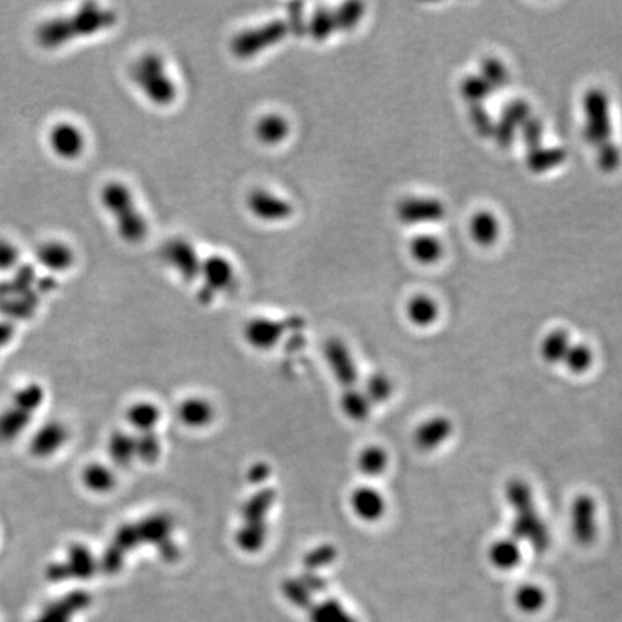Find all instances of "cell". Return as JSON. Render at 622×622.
Masks as SVG:
<instances>
[{"instance_id": "28", "label": "cell", "mask_w": 622, "mask_h": 622, "mask_svg": "<svg viewBox=\"0 0 622 622\" xmlns=\"http://www.w3.org/2000/svg\"><path fill=\"white\" fill-rule=\"evenodd\" d=\"M566 159V150L562 147H543L527 150L526 165L533 173H545L561 166Z\"/></svg>"}, {"instance_id": "38", "label": "cell", "mask_w": 622, "mask_h": 622, "mask_svg": "<svg viewBox=\"0 0 622 622\" xmlns=\"http://www.w3.org/2000/svg\"><path fill=\"white\" fill-rule=\"evenodd\" d=\"M45 401V392L39 383H28L15 392L12 396V404L24 408L25 411L35 414Z\"/></svg>"}, {"instance_id": "43", "label": "cell", "mask_w": 622, "mask_h": 622, "mask_svg": "<svg viewBox=\"0 0 622 622\" xmlns=\"http://www.w3.org/2000/svg\"><path fill=\"white\" fill-rule=\"evenodd\" d=\"M597 163L598 168L605 173H611L620 168V147L614 142H611V140L599 144V146H597Z\"/></svg>"}, {"instance_id": "13", "label": "cell", "mask_w": 622, "mask_h": 622, "mask_svg": "<svg viewBox=\"0 0 622 622\" xmlns=\"http://www.w3.org/2000/svg\"><path fill=\"white\" fill-rule=\"evenodd\" d=\"M70 431L61 421H48L42 424L29 440V453L38 460L52 457L68 443Z\"/></svg>"}, {"instance_id": "15", "label": "cell", "mask_w": 622, "mask_h": 622, "mask_svg": "<svg viewBox=\"0 0 622 622\" xmlns=\"http://www.w3.org/2000/svg\"><path fill=\"white\" fill-rule=\"evenodd\" d=\"M396 214L404 224H432L444 218L445 206L434 198H407L399 202Z\"/></svg>"}, {"instance_id": "33", "label": "cell", "mask_w": 622, "mask_h": 622, "mask_svg": "<svg viewBox=\"0 0 622 622\" xmlns=\"http://www.w3.org/2000/svg\"><path fill=\"white\" fill-rule=\"evenodd\" d=\"M388 453L379 445H369L363 448L358 455V468L363 476L375 477L382 476L388 468Z\"/></svg>"}, {"instance_id": "1", "label": "cell", "mask_w": 622, "mask_h": 622, "mask_svg": "<svg viewBox=\"0 0 622 622\" xmlns=\"http://www.w3.org/2000/svg\"><path fill=\"white\" fill-rule=\"evenodd\" d=\"M117 24V12L98 3H84L68 15L55 16L36 29V42L48 51L64 48L78 39L108 31Z\"/></svg>"}, {"instance_id": "3", "label": "cell", "mask_w": 622, "mask_h": 622, "mask_svg": "<svg viewBox=\"0 0 622 622\" xmlns=\"http://www.w3.org/2000/svg\"><path fill=\"white\" fill-rule=\"evenodd\" d=\"M507 503L515 513L512 522V538L525 542L536 552L548 551L551 546V533L545 520L536 509L535 497L529 484L522 479H513L506 484Z\"/></svg>"}, {"instance_id": "23", "label": "cell", "mask_w": 622, "mask_h": 622, "mask_svg": "<svg viewBox=\"0 0 622 622\" xmlns=\"http://www.w3.org/2000/svg\"><path fill=\"white\" fill-rule=\"evenodd\" d=\"M127 424L139 434L155 432L162 421V409L152 401H137L127 408Z\"/></svg>"}, {"instance_id": "19", "label": "cell", "mask_w": 622, "mask_h": 622, "mask_svg": "<svg viewBox=\"0 0 622 622\" xmlns=\"http://www.w3.org/2000/svg\"><path fill=\"white\" fill-rule=\"evenodd\" d=\"M36 260L51 273H65L75 264V251L70 244L60 240L42 242L36 248Z\"/></svg>"}, {"instance_id": "40", "label": "cell", "mask_w": 622, "mask_h": 622, "mask_svg": "<svg viewBox=\"0 0 622 622\" xmlns=\"http://www.w3.org/2000/svg\"><path fill=\"white\" fill-rule=\"evenodd\" d=\"M137 460L146 464L156 463L162 454V443L156 432H147V434H139L136 437Z\"/></svg>"}, {"instance_id": "46", "label": "cell", "mask_w": 622, "mask_h": 622, "mask_svg": "<svg viewBox=\"0 0 622 622\" xmlns=\"http://www.w3.org/2000/svg\"><path fill=\"white\" fill-rule=\"evenodd\" d=\"M21 260L19 248L8 238L0 237V271H11Z\"/></svg>"}, {"instance_id": "8", "label": "cell", "mask_w": 622, "mask_h": 622, "mask_svg": "<svg viewBox=\"0 0 622 622\" xmlns=\"http://www.w3.org/2000/svg\"><path fill=\"white\" fill-rule=\"evenodd\" d=\"M300 323V319L281 322L268 317H255L245 324L244 337L252 349L267 352L277 346L290 327H300Z\"/></svg>"}, {"instance_id": "21", "label": "cell", "mask_w": 622, "mask_h": 622, "mask_svg": "<svg viewBox=\"0 0 622 622\" xmlns=\"http://www.w3.org/2000/svg\"><path fill=\"white\" fill-rule=\"evenodd\" d=\"M87 597L80 592H72L60 599H55L48 604L34 622H72V618L78 611L83 610L87 604Z\"/></svg>"}, {"instance_id": "35", "label": "cell", "mask_w": 622, "mask_h": 622, "mask_svg": "<svg viewBox=\"0 0 622 622\" xmlns=\"http://www.w3.org/2000/svg\"><path fill=\"white\" fill-rule=\"evenodd\" d=\"M515 604L520 611L526 612V614H536L545 607V591L535 584L520 585L515 592Z\"/></svg>"}, {"instance_id": "27", "label": "cell", "mask_w": 622, "mask_h": 622, "mask_svg": "<svg viewBox=\"0 0 622 622\" xmlns=\"http://www.w3.org/2000/svg\"><path fill=\"white\" fill-rule=\"evenodd\" d=\"M470 234L481 247H491L500 235L499 219L490 211H479L470 221Z\"/></svg>"}, {"instance_id": "24", "label": "cell", "mask_w": 622, "mask_h": 622, "mask_svg": "<svg viewBox=\"0 0 622 622\" xmlns=\"http://www.w3.org/2000/svg\"><path fill=\"white\" fill-rule=\"evenodd\" d=\"M85 489L94 494H107L116 489L117 474L113 468L103 463H90L81 473Z\"/></svg>"}, {"instance_id": "4", "label": "cell", "mask_w": 622, "mask_h": 622, "mask_svg": "<svg viewBox=\"0 0 622 622\" xmlns=\"http://www.w3.org/2000/svg\"><path fill=\"white\" fill-rule=\"evenodd\" d=\"M100 201L113 216L117 234L129 244H139L146 238L149 225L134 201L129 186L119 180H111L101 188Z\"/></svg>"}, {"instance_id": "18", "label": "cell", "mask_w": 622, "mask_h": 622, "mask_svg": "<svg viewBox=\"0 0 622 622\" xmlns=\"http://www.w3.org/2000/svg\"><path fill=\"white\" fill-rule=\"evenodd\" d=\"M215 407L204 396H188L178 407V419L189 430H204L215 421Z\"/></svg>"}, {"instance_id": "39", "label": "cell", "mask_w": 622, "mask_h": 622, "mask_svg": "<svg viewBox=\"0 0 622 622\" xmlns=\"http://www.w3.org/2000/svg\"><path fill=\"white\" fill-rule=\"evenodd\" d=\"M362 391L368 396L371 404L375 405L388 401L394 388H392V382L388 376L383 375V373H373L366 379L365 388Z\"/></svg>"}, {"instance_id": "22", "label": "cell", "mask_w": 622, "mask_h": 622, "mask_svg": "<svg viewBox=\"0 0 622 622\" xmlns=\"http://www.w3.org/2000/svg\"><path fill=\"white\" fill-rule=\"evenodd\" d=\"M34 414L12 404L0 412V443L8 444L18 440L31 425Z\"/></svg>"}, {"instance_id": "6", "label": "cell", "mask_w": 622, "mask_h": 622, "mask_svg": "<svg viewBox=\"0 0 622 622\" xmlns=\"http://www.w3.org/2000/svg\"><path fill=\"white\" fill-rule=\"evenodd\" d=\"M584 139L589 144H599L611 140L610 101L602 88H589L584 96Z\"/></svg>"}, {"instance_id": "36", "label": "cell", "mask_w": 622, "mask_h": 622, "mask_svg": "<svg viewBox=\"0 0 622 622\" xmlns=\"http://www.w3.org/2000/svg\"><path fill=\"white\" fill-rule=\"evenodd\" d=\"M460 91L468 104H483L494 90L480 74H470L461 81Z\"/></svg>"}, {"instance_id": "34", "label": "cell", "mask_w": 622, "mask_h": 622, "mask_svg": "<svg viewBox=\"0 0 622 622\" xmlns=\"http://www.w3.org/2000/svg\"><path fill=\"white\" fill-rule=\"evenodd\" d=\"M571 345L569 333L566 330L556 329L543 339L540 352H542V358L546 363L556 365V363L563 362Z\"/></svg>"}, {"instance_id": "32", "label": "cell", "mask_w": 622, "mask_h": 622, "mask_svg": "<svg viewBox=\"0 0 622 622\" xmlns=\"http://www.w3.org/2000/svg\"><path fill=\"white\" fill-rule=\"evenodd\" d=\"M438 311L437 303L425 294H418L412 297L407 304V316L412 324L418 327H428L437 320Z\"/></svg>"}, {"instance_id": "42", "label": "cell", "mask_w": 622, "mask_h": 622, "mask_svg": "<svg viewBox=\"0 0 622 622\" xmlns=\"http://www.w3.org/2000/svg\"><path fill=\"white\" fill-rule=\"evenodd\" d=\"M468 119H470L474 130H476L477 134H480L481 137L493 136L494 123H496V121L493 120V117H491L489 110L484 107V104H470V108H468Z\"/></svg>"}, {"instance_id": "41", "label": "cell", "mask_w": 622, "mask_h": 622, "mask_svg": "<svg viewBox=\"0 0 622 622\" xmlns=\"http://www.w3.org/2000/svg\"><path fill=\"white\" fill-rule=\"evenodd\" d=\"M481 77L491 85L493 90L502 88L509 83V72L502 61L494 57L483 58L480 64Z\"/></svg>"}, {"instance_id": "2", "label": "cell", "mask_w": 622, "mask_h": 622, "mask_svg": "<svg viewBox=\"0 0 622 622\" xmlns=\"http://www.w3.org/2000/svg\"><path fill=\"white\" fill-rule=\"evenodd\" d=\"M307 34V21L303 5L293 3L288 6L286 18L274 19L254 28L245 29L232 38L231 51L240 60H250L261 52L276 47L288 36Z\"/></svg>"}, {"instance_id": "9", "label": "cell", "mask_w": 622, "mask_h": 622, "mask_svg": "<svg viewBox=\"0 0 622 622\" xmlns=\"http://www.w3.org/2000/svg\"><path fill=\"white\" fill-rule=\"evenodd\" d=\"M96 562L87 546L71 545L64 562L51 563L47 569V578L52 582H64L68 579H87L93 575Z\"/></svg>"}, {"instance_id": "5", "label": "cell", "mask_w": 622, "mask_h": 622, "mask_svg": "<svg viewBox=\"0 0 622 622\" xmlns=\"http://www.w3.org/2000/svg\"><path fill=\"white\" fill-rule=\"evenodd\" d=\"M132 80L144 97L160 107L178 98V85L170 77L166 61L156 52H144L132 65Z\"/></svg>"}, {"instance_id": "48", "label": "cell", "mask_w": 622, "mask_h": 622, "mask_svg": "<svg viewBox=\"0 0 622 622\" xmlns=\"http://www.w3.org/2000/svg\"><path fill=\"white\" fill-rule=\"evenodd\" d=\"M12 326L6 323H0V345H5L11 340L12 337Z\"/></svg>"}, {"instance_id": "44", "label": "cell", "mask_w": 622, "mask_h": 622, "mask_svg": "<svg viewBox=\"0 0 622 622\" xmlns=\"http://www.w3.org/2000/svg\"><path fill=\"white\" fill-rule=\"evenodd\" d=\"M519 129L520 136H522L523 143L526 144L527 150L538 149V147L542 146L545 127H543L542 120L538 119V117L530 116Z\"/></svg>"}, {"instance_id": "17", "label": "cell", "mask_w": 622, "mask_h": 622, "mask_svg": "<svg viewBox=\"0 0 622 622\" xmlns=\"http://www.w3.org/2000/svg\"><path fill=\"white\" fill-rule=\"evenodd\" d=\"M353 515L366 523L379 522L386 512V500L381 491L372 486H359L349 496Z\"/></svg>"}, {"instance_id": "11", "label": "cell", "mask_w": 622, "mask_h": 622, "mask_svg": "<svg viewBox=\"0 0 622 622\" xmlns=\"http://www.w3.org/2000/svg\"><path fill=\"white\" fill-rule=\"evenodd\" d=\"M201 276L204 286L199 290V299L211 301L216 293L228 290L235 280L234 265L222 255H211L202 261Z\"/></svg>"}, {"instance_id": "12", "label": "cell", "mask_w": 622, "mask_h": 622, "mask_svg": "<svg viewBox=\"0 0 622 622\" xmlns=\"http://www.w3.org/2000/svg\"><path fill=\"white\" fill-rule=\"evenodd\" d=\"M597 506L588 494H579L572 503L571 529L572 535L579 545H591L597 536Z\"/></svg>"}, {"instance_id": "30", "label": "cell", "mask_w": 622, "mask_h": 622, "mask_svg": "<svg viewBox=\"0 0 622 622\" xmlns=\"http://www.w3.org/2000/svg\"><path fill=\"white\" fill-rule=\"evenodd\" d=\"M412 258L419 264H434L443 257V242L434 235L421 234L412 238L409 244Z\"/></svg>"}, {"instance_id": "26", "label": "cell", "mask_w": 622, "mask_h": 622, "mask_svg": "<svg viewBox=\"0 0 622 622\" xmlns=\"http://www.w3.org/2000/svg\"><path fill=\"white\" fill-rule=\"evenodd\" d=\"M255 134L261 143L267 144V146H277V144L283 143L290 134V123L281 114H265L257 121Z\"/></svg>"}, {"instance_id": "20", "label": "cell", "mask_w": 622, "mask_h": 622, "mask_svg": "<svg viewBox=\"0 0 622 622\" xmlns=\"http://www.w3.org/2000/svg\"><path fill=\"white\" fill-rule=\"evenodd\" d=\"M453 434V422L445 417H432L415 430L414 443L421 451H434Z\"/></svg>"}, {"instance_id": "29", "label": "cell", "mask_w": 622, "mask_h": 622, "mask_svg": "<svg viewBox=\"0 0 622 622\" xmlns=\"http://www.w3.org/2000/svg\"><path fill=\"white\" fill-rule=\"evenodd\" d=\"M108 455L116 466H130L137 460L136 437L123 431L114 432L108 441Z\"/></svg>"}, {"instance_id": "25", "label": "cell", "mask_w": 622, "mask_h": 622, "mask_svg": "<svg viewBox=\"0 0 622 622\" xmlns=\"http://www.w3.org/2000/svg\"><path fill=\"white\" fill-rule=\"evenodd\" d=\"M491 565L500 571H512L522 561L520 543L513 538H503L493 542L489 549Z\"/></svg>"}, {"instance_id": "37", "label": "cell", "mask_w": 622, "mask_h": 622, "mask_svg": "<svg viewBox=\"0 0 622 622\" xmlns=\"http://www.w3.org/2000/svg\"><path fill=\"white\" fill-rule=\"evenodd\" d=\"M592 362H594V353H592L591 347L584 345V343H576V345L569 347L562 363L569 372L582 375V373L589 371Z\"/></svg>"}, {"instance_id": "47", "label": "cell", "mask_w": 622, "mask_h": 622, "mask_svg": "<svg viewBox=\"0 0 622 622\" xmlns=\"http://www.w3.org/2000/svg\"><path fill=\"white\" fill-rule=\"evenodd\" d=\"M516 132L517 127L500 117V119L494 123V132L491 137H494V140H496L500 147H509L515 142Z\"/></svg>"}, {"instance_id": "14", "label": "cell", "mask_w": 622, "mask_h": 622, "mask_svg": "<svg viewBox=\"0 0 622 622\" xmlns=\"http://www.w3.org/2000/svg\"><path fill=\"white\" fill-rule=\"evenodd\" d=\"M248 209L265 222H281L294 214L293 205L267 189H255L247 199Z\"/></svg>"}, {"instance_id": "7", "label": "cell", "mask_w": 622, "mask_h": 622, "mask_svg": "<svg viewBox=\"0 0 622 622\" xmlns=\"http://www.w3.org/2000/svg\"><path fill=\"white\" fill-rule=\"evenodd\" d=\"M163 261L172 267L186 283H192L201 277L202 258L191 242L183 238H173L160 251Z\"/></svg>"}, {"instance_id": "45", "label": "cell", "mask_w": 622, "mask_h": 622, "mask_svg": "<svg viewBox=\"0 0 622 622\" xmlns=\"http://www.w3.org/2000/svg\"><path fill=\"white\" fill-rule=\"evenodd\" d=\"M530 116L532 114H530V106L527 101L522 100V98H515V100L504 104L500 117L519 129Z\"/></svg>"}, {"instance_id": "16", "label": "cell", "mask_w": 622, "mask_h": 622, "mask_svg": "<svg viewBox=\"0 0 622 622\" xmlns=\"http://www.w3.org/2000/svg\"><path fill=\"white\" fill-rule=\"evenodd\" d=\"M324 356L336 381L346 388H353L358 381V369L349 347L339 339H332L324 346Z\"/></svg>"}, {"instance_id": "31", "label": "cell", "mask_w": 622, "mask_h": 622, "mask_svg": "<svg viewBox=\"0 0 622 622\" xmlns=\"http://www.w3.org/2000/svg\"><path fill=\"white\" fill-rule=\"evenodd\" d=\"M372 407L368 396L360 389L347 388L340 398V408L343 414L352 421H365L371 415Z\"/></svg>"}, {"instance_id": "10", "label": "cell", "mask_w": 622, "mask_h": 622, "mask_svg": "<svg viewBox=\"0 0 622 622\" xmlns=\"http://www.w3.org/2000/svg\"><path fill=\"white\" fill-rule=\"evenodd\" d=\"M51 152L62 160H77L83 156L87 139L80 127L71 121L55 123L48 133Z\"/></svg>"}]
</instances>
